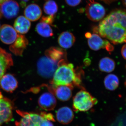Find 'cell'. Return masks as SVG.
Returning a JSON list of instances; mask_svg holds the SVG:
<instances>
[{"label": "cell", "mask_w": 126, "mask_h": 126, "mask_svg": "<svg viewBox=\"0 0 126 126\" xmlns=\"http://www.w3.org/2000/svg\"><path fill=\"white\" fill-rule=\"evenodd\" d=\"M97 33L113 44L126 43V10L116 9L101 20Z\"/></svg>", "instance_id": "1"}, {"label": "cell", "mask_w": 126, "mask_h": 126, "mask_svg": "<svg viewBox=\"0 0 126 126\" xmlns=\"http://www.w3.org/2000/svg\"><path fill=\"white\" fill-rule=\"evenodd\" d=\"M81 82L80 76L77 74L73 64L67 63L64 60L58 62L51 83L52 86H66L73 88L79 86Z\"/></svg>", "instance_id": "2"}, {"label": "cell", "mask_w": 126, "mask_h": 126, "mask_svg": "<svg viewBox=\"0 0 126 126\" xmlns=\"http://www.w3.org/2000/svg\"><path fill=\"white\" fill-rule=\"evenodd\" d=\"M97 102V100L88 92L82 90L73 97V108L75 111H87L96 104Z\"/></svg>", "instance_id": "3"}, {"label": "cell", "mask_w": 126, "mask_h": 126, "mask_svg": "<svg viewBox=\"0 0 126 126\" xmlns=\"http://www.w3.org/2000/svg\"><path fill=\"white\" fill-rule=\"evenodd\" d=\"M58 65V62L53 60L48 56H43L37 62V72L43 78H51L53 76Z\"/></svg>", "instance_id": "4"}, {"label": "cell", "mask_w": 126, "mask_h": 126, "mask_svg": "<svg viewBox=\"0 0 126 126\" xmlns=\"http://www.w3.org/2000/svg\"><path fill=\"white\" fill-rule=\"evenodd\" d=\"M90 2L86 5L85 12L87 17L94 22L100 21L106 15V11L102 5L95 2L94 0H89Z\"/></svg>", "instance_id": "5"}, {"label": "cell", "mask_w": 126, "mask_h": 126, "mask_svg": "<svg viewBox=\"0 0 126 126\" xmlns=\"http://www.w3.org/2000/svg\"><path fill=\"white\" fill-rule=\"evenodd\" d=\"M16 111L21 117L19 121L16 122V126H41V123L45 119L40 114L36 113L18 110Z\"/></svg>", "instance_id": "6"}, {"label": "cell", "mask_w": 126, "mask_h": 126, "mask_svg": "<svg viewBox=\"0 0 126 126\" xmlns=\"http://www.w3.org/2000/svg\"><path fill=\"white\" fill-rule=\"evenodd\" d=\"M14 105L10 99L4 97L0 98V126L11 120Z\"/></svg>", "instance_id": "7"}, {"label": "cell", "mask_w": 126, "mask_h": 126, "mask_svg": "<svg viewBox=\"0 0 126 126\" xmlns=\"http://www.w3.org/2000/svg\"><path fill=\"white\" fill-rule=\"evenodd\" d=\"M88 44L91 49L94 51L99 50L102 48L106 49L110 52L114 49L113 46L108 40L103 39L98 34L93 33L88 38Z\"/></svg>", "instance_id": "8"}, {"label": "cell", "mask_w": 126, "mask_h": 126, "mask_svg": "<svg viewBox=\"0 0 126 126\" xmlns=\"http://www.w3.org/2000/svg\"><path fill=\"white\" fill-rule=\"evenodd\" d=\"M0 11L5 18L12 19L17 16L19 11V4L13 0H8L0 5Z\"/></svg>", "instance_id": "9"}, {"label": "cell", "mask_w": 126, "mask_h": 126, "mask_svg": "<svg viewBox=\"0 0 126 126\" xmlns=\"http://www.w3.org/2000/svg\"><path fill=\"white\" fill-rule=\"evenodd\" d=\"M18 34L16 30L10 25H3L0 29V39L5 44H13Z\"/></svg>", "instance_id": "10"}, {"label": "cell", "mask_w": 126, "mask_h": 126, "mask_svg": "<svg viewBox=\"0 0 126 126\" xmlns=\"http://www.w3.org/2000/svg\"><path fill=\"white\" fill-rule=\"evenodd\" d=\"M38 102L40 107L46 111L53 110L56 105V98L51 92L43 94L39 98Z\"/></svg>", "instance_id": "11"}, {"label": "cell", "mask_w": 126, "mask_h": 126, "mask_svg": "<svg viewBox=\"0 0 126 126\" xmlns=\"http://www.w3.org/2000/svg\"><path fill=\"white\" fill-rule=\"evenodd\" d=\"M73 88L66 86H52L50 90L56 97L62 101H68L72 96V89Z\"/></svg>", "instance_id": "12"}, {"label": "cell", "mask_w": 126, "mask_h": 126, "mask_svg": "<svg viewBox=\"0 0 126 126\" xmlns=\"http://www.w3.org/2000/svg\"><path fill=\"white\" fill-rule=\"evenodd\" d=\"M56 115L58 121L63 124H69L74 118L73 112L68 107H63L59 109Z\"/></svg>", "instance_id": "13"}, {"label": "cell", "mask_w": 126, "mask_h": 126, "mask_svg": "<svg viewBox=\"0 0 126 126\" xmlns=\"http://www.w3.org/2000/svg\"><path fill=\"white\" fill-rule=\"evenodd\" d=\"M0 80L1 87L8 92H12L18 87V81L12 75L6 74L2 77Z\"/></svg>", "instance_id": "14"}, {"label": "cell", "mask_w": 126, "mask_h": 126, "mask_svg": "<svg viewBox=\"0 0 126 126\" xmlns=\"http://www.w3.org/2000/svg\"><path fill=\"white\" fill-rule=\"evenodd\" d=\"M13 65L11 54L0 48V79L7 69Z\"/></svg>", "instance_id": "15"}, {"label": "cell", "mask_w": 126, "mask_h": 126, "mask_svg": "<svg viewBox=\"0 0 126 126\" xmlns=\"http://www.w3.org/2000/svg\"><path fill=\"white\" fill-rule=\"evenodd\" d=\"M28 45V40L24 36L18 35L14 44L10 46V49L16 55L20 56L22 55L23 51Z\"/></svg>", "instance_id": "16"}, {"label": "cell", "mask_w": 126, "mask_h": 126, "mask_svg": "<svg viewBox=\"0 0 126 126\" xmlns=\"http://www.w3.org/2000/svg\"><path fill=\"white\" fill-rule=\"evenodd\" d=\"M24 14L25 17L31 21H36L41 18L42 12L40 7L36 4H31L25 9Z\"/></svg>", "instance_id": "17"}, {"label": "cell", "mask_w": 126, "mask_h": 126, "mask_svg": "<svg viewBox=\"0 0 126 126\" xmlns=\"http://www.w3.org/2000/svg\"><path fill=\"white\" fill-rule=\"evenodd\" d=\"M76 39L73 34L69 32H62L59 36L58 43L62 48L68 49L74 44Z\"/></svg>", "instance_id": "18"}, {"label": "cell", "mask_w": 126, "mask_h": 126, "mask_svg": "<svg viewBox=\"0 0 126 126\" xmlns=\"http://www.w3.org/2000/svg\"><path fill=\"white\" fill-rule=\"evenodd\" d=\"M14 26L15 30L18 33L25 34L29 30L31 26V23L26 17L20 16L15 21Z\"/></svg>", "instance_id": "19"}, {"label": "cell", "mask_w": 126, "mask_h": 126, "mask_svg": "<svg viewBox=\"0 0 126 126\" xmlns=\"http://www.w3.org/2000/svg\"><path fill=\"white\" fill-rule=\"evenodd\" d=\"M65 54L63 50L57 47H51L45 52L46 56L58 62L64 60Z\"/></svg>", "instance_id": "20"}, {"label": "cell", "mask_w": 126, "mask_h": 126, "mask_svg": "<svg viewBox=\"0 0 126 126\" xmlns=\"http://www.w3.org/2000/svg\"><path fill=\"white\" fill-rule=\"evenodd\" d=\"M98 67L99 70L102 72L110 73L115 69V62L109 57H104L99 61Z\"/></svg>", "instance_id": "21"}, {"label": "cell", "mask_w": 126, "mask_h": 126, "mask_svg": "<svg viewBox=\"0 0 126 126\" xmlns=\"http://www.w3.org/2000/svg\"><path fill=\"white\" fill-rule=\"evenodd\" d=\"M35 30L41 36L48 38L53 35V31L49 25L41 21L36 25Z\"/></svg>", "instance_id": "22"}, {"label": "cell", "mask_w": 126, "mask_h": 126, "mask_svg": "<svg viewBox=\"0 0 126 126\" xmlns=\"http://www.w3.org/2000/svg\"><path fill=\"white\" fill-rule=\"evenodd\" d=\"M104 83L107 90L113 91L116 90L119 86V79L115 75L109 74L105 77Z\"/></svg>", "instance_id": "23"}, {"label": "cell", "mask_w": 126, "mask_h": 126, "mask_svg": "<svg viewBox=\"0 0 126 126\" xmlns=\"http://www.w3.org/2000/svg\"><path fill=\"white\" fill-rule=\"evenodd\" d=\"M58 5L53 0L47 1L44 4V11L48 15L54 16L58 12Z\"/></svg>", "instance_id": "24"}, {"label": "cell", "mask_w": 126, "mask_h": 126, "mask_svg": "<svg viewBox=\"0 0 126 126\" xmlns=\"http://www.w3.org/2000/svg\"><path fill=\"white\" fill-rule=\"evenodd\" d=\"M54 20V16L49 15L43 16L41 19V21L44 22L49 25H52Z\"/></svg>", "instance_id": "25"}, {"label": "cell", "mask_w": 126, "mask_h": 126, "mask_svg": "<svg viewBox=\"0 0 126 126\" xmlns=\"http://www.w3.org/2000/svg\"><path fill=\"white\" fill-rule=\"evenodd\" d=\"M40 115L46 120L50 121H52V122H55V119L52 113H47L45 112H41Z\"/></svg>", "instance_id": "26"}, {"label": "cell", "mask_w": 126, "mask_h": 126, "mask_svg": "<svg viewBox=\"0 0 126 126\" xmlns=\"http://www.w3.org/2000/svg\"><path fill=\"white\" fill-rule=\"evenodd\" d=\"M82 0H65L66 4L72 7H75L81 3Z\"/></svg>", "instance_id": "27"}, {"label": "cell", "mask_w": 126, "mask_h": 126, "mask_svg": "<svg viewBox=\"0 0 126 126\" xmlns=\"http://www.w3.org/2000/svg\"><path fill=\"white\" fill-rule=\"evenodd\" d=\"M41 126H54L53 123L50 121L45 119L41 123Z\"/></svg>", "instance_id": "28"}, {"label": "cell", "mask_w": 126, "mask_h": 126, "mask_svg": "<svg viewBox=\"0 0 126 126\" xmlns=\"http://www.w3.org/2000/svg\"><path fill=\"white\" fill-rule=\"evenodd\" d=\"M121 52L123 57L126 60V44L123 46Z\"/></svg>", "instance_id": "29"}, {"label": "cell", "mask_w": 126, "mask_h": 126, "mask_svg": "<svg viewBox=\"0 0 126 126\" xmlns=\"http://www.w3.org/2000/svg\"><path fill=\"white\" fill-rule=\"evenodd\" d=\"M100 0L102 1L107 4H109L113 1H115L116 0Z\"/></svg>", "instance_id": "30"}, {"label": "cell", "mask_w": 126, "mask_h": 126, "mask_svg": "<svg viewBox=\"0 0 126 126\" xmlns=\"http://www.w3.org/2000/svg\"><path fill=\"white\" fill-rule=\"evenodd\" d=\"M92 35V34L90 33H89V32H87V33H86V34H85V36L88 39L89 38H90V36Z\"/></svg>", "instance_id": "31"}, {"label": "cell", "mask_w": 126, "mask_h": 126, "mask_svg": "<svg viewBox=\"0 0 126 126\" xmlns=\"http://www.w3.org/2000/svg\"><path fill=\"white\" fill-rule=\"evenodd\" d=\"M122 1L123 5L126 7V0H122Z\"/></svg>", "instance_id": "32"}, {"label": "cell", "mask_w": 126, "mask_h": 126, "mask_svg": "<svg viewBox=\"0 0 126 126\" xmlns=\"http://www.w3.org/2000/svg\"><path fill=\"white\" fill-rule=\"evenodd\" d=\"M7 0H0V5L2 3Z\"/></svg>", "instance_id": "33"}, {"label": "cell", "mask_w": 126, "mask_h": 126, "mask_svg": "<svg viewBox=\"0 0 126 126\" xmlns=\"http://www.w3.org/2000/svg\"><path fill=\"white\" fill-rule=\"evenodd\" d=\"M21 0L23 2H26L28 1L29 0Z\"/></svg>", "instance_id": "34"}, {"label": "cell", "mask_w": 126, "mask_h": 126, "mask_svg": "<svg viewBox=\"0 0 126 126\" xmlns=\"http://www.w3.org/2000/svg\"><path fill=\"white\" fill-rule=\"evenodd\" d=\"M125 86H126V82H125Z\"/></svg>", "instance_id": "35"}, {"label": "cell", "mask_w": 126, "mask_h": 126, "mask_svg": "<svg viewBox=\"0 0 126 126\" xmlns=\"http://www.w3.org/2000/svg\"><path fill=\"white\" fill-rule=\"evenodd\" d=\"M0 15H1V13H0Z\"/></svg>", "instance_id": "36"}, {"label": "cell", "mask_w": 126, "mask_h": 126, "mask_svg": "<svg viewBox=\"0 0 126 126\" xmlns=\"http://www.w3.org/2000/svg\"><path fill=\"white\" fill-rule=\"evenodd\" d=\"M46 0V1H47L48 0Z\"/></svg>", "instance_id": "37"}]
</instances>
